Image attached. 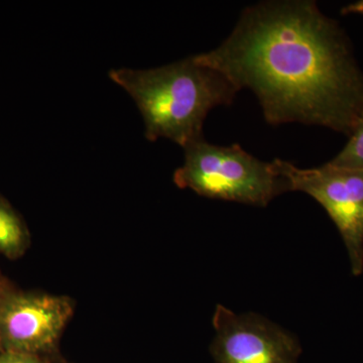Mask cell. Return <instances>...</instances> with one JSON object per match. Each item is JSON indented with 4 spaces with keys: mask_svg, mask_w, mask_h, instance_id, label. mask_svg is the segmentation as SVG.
<instances>
[{
    "mask_svg": "<svg viewBox=\"0 0 363 363\" xmlns=\"http://www.w3.org/2000/svg\"><path fill=\"white\" fill-rule=\"evenodd\" d=\"M194 58L252 90L272 125H320L350 138L363 123V72L346 33L316 2L248 6L217 49Z\"/></svg>",
    "mask_w": 363,
    "mask_h": 363,
    "instance_id": "1",
    "label": "cell"
},
{
    "mask_svg": "<svg viewBox=\"0 0 363 363\" xmlns=\"http://www.w3.org/2000/svg\"><path fill=\"white\" fill-rule=\"evenodd\" d=\"M109 77L135 100L147 140L169 138L183 149L203 138L209 111L233 104L240 91L223 74L194 56L147 70L112 69Z\"/></svg>",
    "mask_w": 363,
    "mask_h": 363,
    "instance_id": "2",
    "label": "cell"
},
{
    "mask_svg": "<svg viewBox=\"0 0 363 363\" xmlns=\"http://www.w3.org/2000/svg\"><path fill=\"white\" fill-rule=\"evenodd\" d=\"M184 150L185 162L174 173V183L203 197L267 207L290 191L277 160L260 161L240 145L220 147L201 138Z\"/></svg>",
    "mask_w": 363,
    "mask_h": 363,
    "instance_id": "3",
    "label": "cell"
},
{
    "mask_svg": "<svg viewBox=\"0 0 363 363\" xmlns=\"http://www.w3.org/2000/svg\"><path fill=\"white\" fill-rule=\"evenodd\" d=\"M290 191H298L316 200L333 223L350 257L351 272H363V171L327 164L300 169L292 162L276 159Z\"/></svg>",
    "mask_w": 363,
    "mask_h": 363,
    "instance_id": "4",
    "label": "cell"
},
{
    "mask_svg": "<svg viewBox=\"0 0 363 363\" xmlns=\"http://www.w3.org/2000/svg\"><path fill=\"white\" fill-rule=\"evenodd\" d=\"M74 311L66 296L14 291L0 306V352L44 359L57 350Z\"/></svg>",
    "mask_w": 363,
    "mask_h": 363,
    "instance_id": "5",
    "label": "cell"
},
{
    "mask_svg": "<svg viewBox=\"0 0 363 363\" xmlns=\"http://www.w3.org/2000/svg\"><path fill=\"white\" fill-rule=\"evenodd\" d=\"M213 327L215 363H298L302 353L297 336L255 313L217 305Z\"/></svg>",
    "mask_w": 363,
    "mask_h": 363,
    "instance_id": "6",
    "label": "cell"
},
{
    "mask_svg": "<svg viewBox=\"0 0 363 363\" xmlns=\"http://www.w3.org/2000/svg\"><path fill=\"white\" fill-rule=\"evenodd\" d=\"M30 247V234L21 215L0 195V255L9 259L23 257Z\"/></svg>",
    "mask_w": 363,
    "mask_h": 363,
    "instance_id": "7",
    "label": "cell"
},
{
    "mask_svg": "<svg viewBox=\"0 0 363 363\" xmlns=\"http://www.w3.org/2000/svg\"><path fill=\"white\" fill-rule=\"evenodd\" d=\"M348 138L345 147L328 164L338 168L363 171V123Z\"/></svg>",
    "mask_w": 363,
    "mask_h": 363,
    "instance_id": "8",
    "label": "cell"
},
{
    "mask_svg": "<svg viewBox=\"0 0 363 363\" xmlns=\"http://www.w3.org/2000/svg\"><path fill=\"white\" fill-rule=\"evenodd\" d=\"M0 363H47L45 359L20 353L0 352Z\"/></svg>",
    "mask_w": 363,
    "mask_h": 363,
    "instance_id": "9",
    "label": "cell"
},
{
    "mask_svg": "<svg viewBox=\"0 0 363 363\" xmlns=\"http://www.w3.org/2000/svg\"><path fill=\"white\" fill-rule=\"evenodd\" d=\"M16 290L18 289L0 272V306L4 304L6 298Z\"/></svg>",
    "mask_w": 363,
    "mask_h": 363,
    "instance_id": "10",
    "label": "cell"
},
{
    "mask_svg": "<svg viewBox=\"0 0 363 363\" xmlns=\"http://www.w3.org/2000/svg\"><path fill=\"white\" fill-rule=\"evenodd\" d=\"M341 14L347 16V14H362L363 16V0L354 2V4H348L342 7Z\"/></svg>",
    "mask_w": 363,
    "mask_h": 363,
    "instance_id": "11",
    "label": "cell"
}]
</instances>
